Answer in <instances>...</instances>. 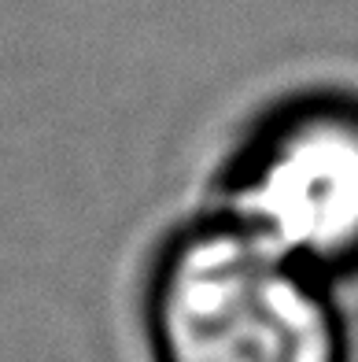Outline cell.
I'll list each match as a JSON object with an SVG mask.
<instances>
[{"mask_svg":"<svg viewBox=\"0 0 358 362\" xmlns=\"http://www.w3.org/2000/svg\"><path fill=\"white\" fill-rule=\"evenodd\" d=\"M155 362H340L318 274L225 215L177 233L148 281Z\"/></svg>","mask_w":358,"mask_h":362,"instance_id":"1","label":"cell"},{"mask_svg":"<svg viewBox=\"0 0 358 362\" xmlns=\"http://www.w3.org/2000/svg\"><path fill=\"white\" fill-rule=\"evenodd\" d=\"M229 215L303 267H358V107L306 104L244 156Z\"/></svg>","mask_w":358,"mask_h":362,"instance_id":"2","label":"cell"}]
</instances>
